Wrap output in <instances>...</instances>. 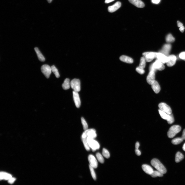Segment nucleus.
<instances>
[{
    "label": "nucleus",
    "instance_id": "1",
    "mask_svg": "<svg viewBox=\"0 0 185 185\" xmlns=\"http://www.w3.org/2000/svg\"><path fill=\"white\" fill-rule=\"evenodd\" d=\"M151 165L154 167L157 170L163 174L166 173L167 170L165 167L158 159H153L151 160Z\"/></svg>",
    "mask_w": 185,
    "mask_h": 185
},
{
    "label": "nucleus",
    "instance_id": "2",
    "mask_svg": "<svg viewBox=\"0 0 185 185\" xmlns=\"http://www.w3.org/2000/svg\"><path fill=\"white\" fill-rule=\"evenodd\" d=\"M181 128L179 125H174L171 127L167 132V135L170 138L174 137L181 130Z\"/></svg>",
    "mask_w": 185,
    "mask_h": 185
},
{
    "label": "nucleus",
    "instance_id": "3",
    "mask_svg": "<svg viewBox=\"0 0 185 185\" xmlns=\"http://www.w3.org/2000/svg\"><path fill=\"white\" fill-rule=\"evenodd\" d=\"M159 112L160 116L163 119L167 121L168 123L169 124L173 123L174 121V119L173 115L172 113L169 114L166 113L160 110H159Z\"/></svg>",
    "mask_w": 185,
    "mask_h": 185
},
{
    "label": "nucleus",
    "instance_id": "4",
    "mask_svg": "<svg viewBox=\"0 0 185 185\" xmlns=\"http://www.w3.org/2000/svg\"><path fill=\"white\" fill-rule=\"evenodd\" d=\"M87 141L89 147L92 149L93 151H95L100 148V146L99 143L94 139L87 137Z\"/></svg>",
    "mask_w": 185,
    "mask_h": 185
},
{
    "label": "nucleus",
    "instance_id": "5",
    "mask_svg": "<svg viewBox=\"0 0 185 185\" xmlns=\"http://www.w3.org/2000/svg\"><path fill=\"white\" fill-rule=\"evenodd\" d=\"M71 87L74 91L78 92L81 90V82L78 79H74L70 82Z\"/></svg>",
    "mask_w": 185,
    "mask_h": 185
},
{
    "label": "nucleus",
    "instance_id": "6",
    "mask_svg": "<svg viewBox=\"0 0 185 185\" xmlns=\"http://www.w3.org/2000/svg\"><path fill=\"white\" fill-rule=\"evenodd\" d=\"M82 136L86 137L93 139H95L97 137L96 131L95 129H88L83 132Z\"/></svg>",
    "mask_w": 185,
    "mask_h": 185
},
{
    "label": "nucleus",
    "instance_id": "7",
    "mask_svg": "<svg viewBox=\"0 0 185 185\" xmlns=\"http://www.w3.org/2000/svg\"><path fill=\"white\" fill-rule=\"evenodd\" d=\"M41 70L47 78H49L52 72L51 67L50 66L47 64L43 65L41 67Z\"/></svg>",
    "mask_w": 185,
    "mask_h": 185
},
{
    "label": "nucleus",
    "instance_id": "8",
    "mask_svg": "<svg viewBox=\"0 0 185 185\" xmlns=\"http://www.w3.org/2000/svg\"><path fill=\"white\" fill-rule=\"evenodd\" d=\"M157 54L155 52H148L143 53L142 55L145 57L146 62H150L157 58Z\"/></svg>",
    "mask_w": 185,
    "mask_h": 185
},
{
    "label": "nucleus",
    "instance_id": "9",
    "mask_svg": "<svg viewBox=\"0 0 185 185\" xmlns=\"http://www.w3.org/2000/svg\"><path fill=\"white\" fill-rule=\"evenodd\" d=\"M159 109L166 113L170 114L172 113V110L170 107L164 103H160L158 105Z\"/></svg>",
    "mask_w": 185,
    "mask_h": 185
},
{
    "label": "nucleus",
    "instance_id": "10",
    "mask_svg": "<svg viewBox=\"0 0 185 185\" xmlns=\"http://www.w3.org/2000/svg\"><path fill=\"white\" fill-rule=\"evenodd\" d=\"M73 93V98L75 105L77 107L79 108L81 106V101L78 92L74 91Z\"/></svg>",
    "mask_w": 185,
    "mask_h": 185
},
{
    "label": "nucleus",
    "instance_id": "11",
    "mask_svg": "<svg viewBox=\"0 0 185 185\" xmlns=\"http://www.w3.org/2000/svg\"><path fill=\"white\" fill-rule=\"evenodd\" d=\"M153 66L156 70L162 71L165 69V67L163 63L157 59L152 64Z\"/></svg>",
    "mask_w": 185,
    "mask_h": 185
},
{
    "label": "nucleus",
    "instance_id": "12",
    "mask_svg": "<svg viewBox=\"0 0 185 185\" xmlns=\"http://www.w3.org/2000/svg\"><path fill=\"white\" fill-rule=\"evenodd\" d=\"M155 72L150 71L146 78V81L149 84L151 85L155 81Z\"/></svg>",
    "mask_w": 185,
    "mask_h": 185
},
{
    "label": "nucleus",
    "instance_id": "13",
    "mask_svg": "<svg viewBox=\"0 0 185 185\" xmlns=\"http://www.w3.org/2000/svg\"><path fill=\"white\" fill-rule=\"evenodd\" d=\"M88 160L90 166L94 168H96L98 166V163L97 160L93 155H90L88 157Z\"/></svg>",
    "mask_w": 185,
    "mask_h": 185
},
{
    "label": "nucleus",
    "instance_id": "14",
    "mask_svg": "<svg viewBox=\"0 0 185 185\" xmlns=\"http://www.w3.org/2000/svg\"><path fill=\"white\" fill-rule=\"evenodd\" d=\"M156 58L163 64L167 63L168 60V57L161 53H157Z\"/></svg>",
    "mask_w": 185,
    "mask_h": 185
},
{
    "label": "nucleus",
    "instance_id": "15",
    "mask_svg": "<svg viewBox=\"0 0 185 185\" xmlns=\"http://www.w3.org/2000/svg\"><path fill=\"white\" fill-rule=\"evenodd\" d=\"M171 45L169 44H165L163 46L162 50L160 51L161 53L166 56H168L171 49Z\"/></svg>",
    "mask_w": 185,
    "mask_h": 185
},
{
    "label": "nucleus",
    "instance_id": "16",
    "mask_svg": "<svg viewBox=\"0 0 185 185\" xmlns=\"http://www.w3.org/2000/svg\"><path fill=\"white\" fill-rule=\"evenodd\" d=\"M121 5V3L120 2H117L112 6L108 7V11L111 13L116 11L120 7Z\"/></svg>",
    "mask_w": 185,
    "mask_h": 185
},
{
    "label": "nucleus",
    "instance_id": "17",
    "mask_svg": "<svg viewBox=\"0 0 185 185\" xmlns=\"http://www.w3.org/2000/svg\"><path fill=\"white\" fill-rule=\"evenodd\" d=\"M168 60L167 63V65L168 67H172L175 64L177 60L175 56L171 55L168 57Z\"/></svg>",
    "mask_w": 185,
    "mask_h": 185
},
{
    "label": "nucleus",
    "instance_id": "18",
    "mask_svg": "<svg viewBox=\"0 0 185 185\" xmlns=\"http://www.w3.org/2000/svg\"><path fill=\"white\" fill-rule=\"evenodd\" d=\"M131 4L139 8H143L145 6L144 3L141 0H129Z\"/></svg>",
    "mask_w": 185,
    "mask_h": 185
},
{
    "label": "nucleus",
    "instance_id": "19",
    "mask_svg": "<svg viewBox=\"0 0 185 185\" xmlns=\"http://www.w3.org/2000/svg\"><path fill=\"white\" fill-rule=\"evenodd\" d=\"M142 167L144 171L149 175H151L154 171L151 166L147 165H142Z\"/></svg>",
    "mask_w": 185,
    "mask_h": 185
},
{
    "label": "nucleus",
    "instance_id": "20",
    "mask_svg": "<svg viewBox=\"0 0 185 185\" xmlns=\"http://www.w3.org/2000/svg\"><path fill=\"white\" fill-rule=\"evenodd\" d=\"M151 88L153 91L156 94L159 93L160 91V86L157 82L155 81L151 85Z\"/></svg>",
    "mask_w": 185,
    "mask_h": 185
},
{
    "label": "nucleus",
    "instance_id": "21",
    "mask_svg": "<svg viewBox=\"0 0 185 185\" xmlns=\"http://www.w3.org/2000/svg\"><path fill=\"white\" fill-rule=\"evenodd\" d=\"M120 59L121 61L127 63L131 64L134 62L133 59L126 56H121L120 58Z\"/></svg>",
    "mask_w": 185,
    "mask_h": 185
},
{
    "label": "nucleus",
    "instance_id": "22",
    "mask_svg": "<svg viewBox=\"0 0 185 185\" xmlns=\"http://www.w3.org/2000/svg\"><path fill=\"white\" fill-rule=\"evenodd\" d=\"M34 50L35 51L39 60L41 62H44L45 61V59L41 52L37 47L34 48Z\"/></svg>",
    "mask_w": 185,
    "mask_h": 185
},
{
    "label": "nucleus",
    "instance_id": "23",
    "mask_svg": "<svg viewBox=\"0 0 185 185\" xmlns=\"http://www.w3.org/2000/svg\"><path fill=\"white\" fill-rule=\"evenodd\" d=\"M70 82L69 79H66L62 85L63 89L65 90L69 89L71 86Z\"/></svg>",
    "mask_w": 185,
    "mask_h": 185
},
{
    "label": "nucleus",
    "instance_id": "24",
    "mask_svg": "<svg viewBox=\"0 0 185 185\" xmlns=\"http://www.w3.org/2000/svg\"><path fill=\"white\" fill-rule=\"evenodd\" d=\"M184 156L182 153L179 152L177 153L175 156V161L176 163L180 162L184 158Z\"/></svg>",
    "mask_w": 185,
    "mask_h": 185
},
{
    "label": "nucleus",
    "instance_id": "25",
    "mask_svg": "<svg viewBox=\"0 0 185 185\" xmlns=\"http://www.w3.org/2000/svg\"><path fill=\"white\" fill-rule=\"evenodd\" d=\"M12 177L11 174L4 172H1L0 179L5 180H9Z\"/></svg>",
    "mask_w": 185,
    "mask_h": 185
},
{
    "label": "nucleus",
    "instance_id": "26",
    "mask_svg": "<svg viewBox=\"0 0 185 185\" xmlns=\"http://www.w3.org/2000/svg\"><path fill=\"white\" fill-rule=\"evenodd\" d=\"M166 40L167 43H171L175 41V39L171 34H169L166 37Z\"/></svg>",
    "mask_w": 185,
    "mask_h": 185
},
{
    "label": "nucleus",
    "instance_id": "27",
    "mask_svg": "<svg viewBox=\"0 0 185 185\" xmlns=\"http://www.w3.org/2000/svg\"><path fill=\"white\" fill-rule=\"evenodd\" d=\"M183 140L182 138H177L173 139L172 141V142L174 145H177L181 143Z\"/></svg>",
    "mask_w": 185,
    "mask_h": 185
},
{
    "label": "nucleus",
    "instance_id": "28",
    "mask_svg": "<svg viewBox=\"0 0 185 185\" xmlns=\"http://www.w3.org/2000/svg\"><path fill=\"white\" fill-rule=\"evenodd\" d=\"M151 175L153 178L157 177H162L163 176V174L158 170L154 171Z\"/></svg>",
    "mask_w": 185,
    "mask_h": 185
},
{
    "label": "nucleus",
    "instance_id": "29",
    "mask_svg": "<svg viewBox=\"0 0 185 185\" xmlns=\"http://www.w3.org/2000/svg\"><path fill=\"white\" fill-rule=\"evenodd\" d=\"M51 69L52 72L54 73L56 77L57 78L60 77V75L58 70L54 65H53L51 66Z\"/></svg>",
    "mask_w": 185,
    "mask_h": 185
},
{
    "label": "nucleus",
    "instance_id": "30",
    "mask_svg": "<svg viewBox=\"0 0 185 185\" xmlns=\"http://www.w3.org/2000/svg\"><path fill=\"white\" fill-rule=\"evenodd\" d=\"M146 61L144 56L141 57L140 58V62L139 65V67L144 69L146 66Z\"/></svg>",
    "mask_w": 185,
    "mask_h": 185
},
{
    "label": "nucleus",
    "instance_id": "31",
    "mask_svg": "<svg viewBox=\"0 0 185 185\" xmlns=\"http://www.w3.org/2000/svg\"><path fill=\"white\" fill-rule=\"evenodd\" d=\"M81 121L83 125L84 130L85 131L88 129V124L84 118L82 117L81 118Z\"/></svg>",
    "mask_w": 185,
    "mask_h": 185
},
{
    "label": "nucleus",
    "instance_id": "32",
    "mask_svg": "<svg viewBox=\"0 0 185 185\" xmlns=\"http://www.w3.org/2000/svg\"><path fill=\"white\" fill-rule=\"evenodd\" d=\"M96 156L98 161L101 163H103L104 162V159L103 157L99 152L96 153Z\"/></svg>",
    "mask_w": 185,
    "mask_h": 185
},
{
    "label": "nucleus",
    "instance_id": "33",
    "mask_svg": "<svg viewBox=\"0 0 185 185\" xmlns=\"http://www.w3.org/2000/svg\"><path fill=\"white\" fill-rule=\"evenodd\" d=\"M102 155L103 156L107 158H109L110 156L109 152L105 148L103 149L102 151Z\"/></svg>",
    "mask_w": 185,
    "mask_h": 185
},
{
    "label": "nucleus",
    "instance_id": "34",
    "mask_svg": "<svg viewBox=\"0 0 185 185\" xmlns=\"http://www.w3.org/2000/svg\"><path fill=\"white\" fill-rule=\"evenodd\" d=\"M89 168L93 178L94 180H96V174L94 171V168L90 165H89Z\"/></svg>",
    "mask_w": 185,
    "mask_h": 185
},
{
    "label": "nucleus",
    "instance_id": "35",
    "mask_svg": "<svg viewBox=\"0 0 185 185\" xmlns=\"http://www.w3.org/2000/svg\"><path fill=\"white\" fill-rule=\"evenodd\" d=\"M136 71L141 74H144L145 72L144 69L142 68L139 67V66L136 68Z\"/></svg>",
    "mask_w": 185,
    "mask_h": 185
},
{
    "label": "nucleus",
    "instance_id": "36",
    "mask_svg": "<svg viewBox=\"0 0 185 185\" xmlns=\"http://www.w3.org/2000/svg\"><path fill=\"white\" fill-rule=\"evenodd\" d=\"M180 58L185 61V52H181L179 55Z\"/></svg>",
    "mask_w": 185,
    "mask_h": 185
},
{
    "label": "nucleus",
    "instance_id": "37",
    "mask_svg": "<svg viewBox=\"0 0 185 185\" xmlns=\"http://www.w3.org/2000/svg\"><path fill=\"white\" fill-rule=\"evenodd\" d=\"M135 152L136 154L138 156H140L141 155V153L140 151L138 149H136L135 150Z\"/></svg>",
    "mask_w": 185,
    "mask_h": 185
},
{
    "label": "nucleus",
    "instance_id": "38",
    "mask_svg": "<svg viewBox=\"0 0 185 185\" xmlns=\"http://www.w3.org/2000/svg\"><path fill=\"white\" fill-rule=\"evenodd\" d=\"M15 179L12 177L8 180V182L10 184L13 183L15 180Z\"/></svg>",
    "mask_w": 185,
    "mask_h": 185
},
{
    "label": "nucleus",
    "instance_id": "39",
    "mask_svg": "<svg viewBox=\"0 0 185 185\" xmlns=\"http://www.w3.org/2000/svg\"><path fill=\"white\" fill-rule=\"evenodd\" d=\"M152 2L153 3L157 4L160 2V0H151Z\"/></svg>",
    "mask_w": 185,
    "mask_h": 185
},
{
    "label": "nucleus",
    "instance_id": "40",
    "mask_svg": "<svg viewBox=\"0 0 185 185\" xmlns=\"http://www.w3.org/2000/svg\"><path fill=\"white\" fill-rule=\"evenodd\" d=\"M156 70L153 67L152 64L150 67V71H153L155 72Z\"/></svg>",
    "mask_w": 185,
    "mask_h": 185
},
{
    "label": "nucleus",
    "instance_id": "41",
    "mask_svg": "<svg viewBox=\"0 0 185 185\" xmlns=\"http://www.w3.org/2000/svg\"><path fill=\"white\" fill-rule=\"evenodd\" d=\"M177 26L179 27H180L183 26V23L179 21H177Z\"/></svg>",
    "mask_w": 185,
    "mask_h": 185
},
{
    "label": "nucleus",
    "instance_id": "42",
    "mask_svg": "<svg viewBox=\"0 0 185 185\" xmlns=\"http://www.w3.org/2000/svg\"><path fill=\"white\" fill-rule=\"evenodd\" d=\"M181 138L183 140H185V129L184 130Z\"/></svg>",
    "mask_w": 185,
    "mask_h": 185
},
{
    "label": "nucleus",
    "instance_id": "43",
    "mask_svg": "<svg viewBox=\"0 0 185 185\" xmlns=\"http://www.w3.org/2000/svg\"><path fill=\"white\" fill-rule=\"evenodd\" d=\"M185 29V28L183 26L182 27H180L179 29L181 32L183 33L184 32Z\"/></svg>",
    "mask_w": 185,
    "mask_h": 185
},
{
    "label": "nucleus",
    "instance_id": "44",
    "mask_svg": "<svg viewBox=\"0 0 185 185\" xmlns=\"http://www.w3.org/2000/svg\"><path fill=\"white\" fill-rule=\"evenodd\" d=\"M140 146V144L138 142L136 143L135 145V148L136 149H138Z\"/></svg>",
    "mask_w": 185,
    "mask_h": 185
},
{
    "label": "nucleus",
    "instance_id": "45",
    "mask_svg": "<svg viewBox=\"0 0 185 185\" xmlns=\"http://www.w3.org/2000/svg\"><path fill=\"white\" fill-rule=\"evenodd\" d=\"M115 0H105V3H108L110 2H112Z\"/></svg>",
    "mask_w": 185,
    "mask_h": 185
},
{
    "label": "nucleus",
    "instance_id": "46",
    "mask_svg": "<svg viewBox=\"0 0 185 185\" xmlns=\"http://www.w3.org/2000/svg\"><path fill=\"white\" fill-rule=\"evenodd\" d=\"M183 149L184 151H185V143L183 145Z\"/></svg>",
    "mask_w": 185,
    "mask_h": 185
},
{
    "label": "nucleus",
    "instance_id": "47",
    "mask_svg": "<svg viewBox=\"0 0 185 185\" xmlns=\"http://www.w3.org/2000/svg\"><path fill=\"white\" fill-rule=\"evenodd\" d=\"M47 0L49 3H50L53 0Z\"/></svg>",
    "mask_w": 185,
    "mask_h": 185
}]
</instances>
